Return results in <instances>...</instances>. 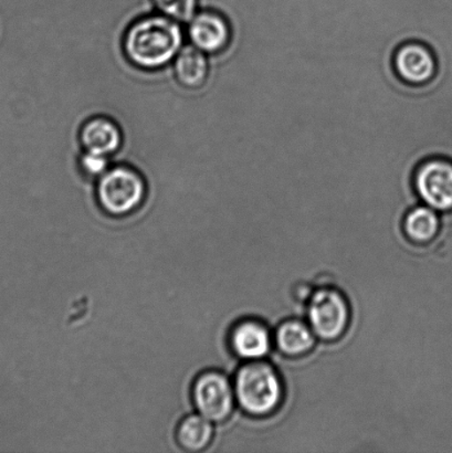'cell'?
<instances>
[{"label":"cell","mask_w":452,"mask_h":453,"mask_svg":"<svg viewBox=\"0 0 452 453\" xmlns=\"http://www.w3.org/2000/svg\"><path fill=\"white\" fill-rule=\"evenodd\" d=\"M208 55L193 44H186L174 59V75L177 83L188 90H198L205 86L211 73Z\"/></svg>","instance_id":"30bf717a"},{"label":"cell","mask_w":452,"mask_h":453,"mask_svg":"<svg viewBox=\"0 0 452 453\" xmlns=\"http://www.w3.org/2000/svg\"><path fill=\"white\" fill-rule=\"evenodd\" d=\"M148 186L139 170L119 164L110 167L96 180L97 203L106 214L123 217L139 210L144 203Z\"/></svg>","instance_id":"7a4b0ae2"},{"label":"cell","mask_w":452,"mask_h":453,"mask_svg":"<svg viewBox=\"0 0 452 453\" xmlns=\"http://www.w3.org/2000/svg\"><path fill=\"white\" fill-rule=\"evenodd\" d=\"M394 66L405 82L423 84L435 77L437 61L427 44L409 42L398 47L394 56Z\"/></svg>","instance_id":"ba28073f"},{"label":"cell","mask_w":452,"mask_h":453,"mask_svg":"<svg viewBox=\"0 0 452 453\" xmlns=\"http://www.w3.org/2000/svg\"><path fill=\"white\" fill-rule=\"evenodd\" d=\"M230 344L238 357L256 361L268 354L272 339L264 324L250 319L234 326L230 334Z\"/></svg>","instance_id":"8fae6325"},{"label":"cell","mask_w":452,"mask_h":453,"mask_svg":"<svg viewBox=\"0 0 452 453\" xmlns=\"http://www.w3.org/2000/svg\"><path fill=\"white\" fill-rule=\"evenodd\" d=\"M414 186L420 201L438 211L452 208V164L441 157L429 158L418 168Z\"/></svg>","instance_id":"8992f818"},{"label":"cell","mask_w":452,"mask_h":453,"mask_svg":"<svg viewBox=\"0 0 452 453\" xmlns=\"http://www.w3.org/2000/svg\"><path fill=\"white\" fill-rule=\"evenodd\" d=\"M79 170L88 180H99L111 167L110 157L83 150L78 159Z\"/></svg>","instance_id":"2e32d148"},{"label":"cell","mask_w":452,"mask_h":453,"mask_svg":"<svg viewBox=\"0 0 452 453\" xmlns=\"http://www.w3.org/2000/svg\"><path fill=\"white\" fill-rule=\"evenodd\" d=\"M188 25L190 42L206 55H219L232 42V25L228 18L217 9L197 12Z\"/></svg>","instance_id":"52a82bcc"},{"label":"cell","mask_w":452,"mask_h":453,"mask_svg":"<svg viewBox=\"0 0 452 453\" xmlns=\"http://www.w3.org/2000/svg\"><path fill=\"white\" fill-rule=\"evenodd\" d=\"M404 229L411 240L426 242L435 237L440 229V217L435 210L427 205H418L407 211Z\"/></svg>","instance_id":"5bb4252c"},{"label":"cell","mask_w":452,"mask_h":453,"mask_svg":"<svg viewBox=\"0 0 452 453\" xmlns=\"http://www.w3.org/2000/svg\"><path fill=\"white\" fill-rule=\"evenodd\" d=\"M183 47L181 24L158 12L136 19L122 38V49L127 61L135 68L145 71L165 68Z\"/></svg>","instance_id":"6da1fadb"},{"label":"cell","mask_w":452,"mask_h":453,"mask_svg":"<svg viewBox=\"0 0 452 453\" xmlns=\"http://www.w3.org/2000/svg\"><path fill=\"white\" fill-rule=\"evenodd\" d=\"M308 315L314 334L322 340H335L348 326V302L342 293L334 288H321L312 296Z\"/></svg>","instance_id":"277c9868"},{"label":"cell","mask_w":452,"mask_h":453,"mask_svg":"<svg viewBox=\"0 0 452 453\" xmlns=\"http://www.w3.org/2000/svg\"><path fill=\"white\" fill-rule=\"evenodd\" d=\"M211 423L212 421L201 414L185 417L177 427L176 438L179 445L190 452L206 449L214 436Z\"/></svg>","instance_id":"7c38bea8"},{"label":"cell","mask_w":452,"mask_h":453,"mask_svg":"<svg viewBox=\"0 0 452 453\" xmlns=\"http://www.w3.org/2000/svg\"><path fill=\"white\" fill-rule=\"evenodd\" d=\"M234 388L227 377L219 372H203L195 380L193 399L199 414L212 423H220L232 415Z\"/></svg>","instance_id":"5b68a950"},{"label":"cell","mask_w":452,"mask_h":453,"mask_svg":"<svg viewBox=\"0 0 452 453\" xmlns=\"http://www.w3.org/2000/svg\"><path fill=\"white\" fill-rule=\"evenodd\" d=\"M276 342L282 353L299 357L313 348L316 334L307 324L294 319L281 324L277 331Z\"/></svg>","instance_id":"4fadbf2b"},{"label":"cell","mask_w":452,"mask_h":453,"mask_svg":"<svg viewBox=\"0 0 452 453\" xmlns=\"http://www.w3.org/2000/svg\"><path fill=\"white\" fill-rule=\"evenodd\" d=\"M234 395L251 415L263 416L277 408L282 398L280 379L268 363L252 361L238 371Z\"/></svg>","instance_id":"3957f363"},{"label":"cell","mask_w":452,"mask_h":453,"mask_svg":"<svg viewBox=\"0 0 452 453\" xmlns=\"http://www.w3.org/2000/svg\"><path fill=\"white\" fill-rule=\"evenodd\" d=\"M161 15L180 22L188 24L198 12L199 0H150Z\"/></svg>","instance_id":"9a60e30c"},{"label":"cell","mask_w":452,"mask_h":453,"mask_svg":"<svg viewBox=\"0 0 452 453\" xmlns=\"http://www.w3.org/2000/svg\"><path fill=\"white\" fill-rule=\"evenodd\" d=\"M79 143L83 150L111 157L123 148V128L113 118L95 115L80 127Z\"/></svg>","instance_id":"9c48e42d"}]
</instances>
